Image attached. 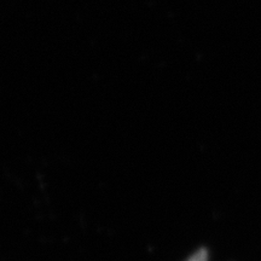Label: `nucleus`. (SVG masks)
<instances>
[{
  "instance_id": "1",
  "label": "nucleus",
  "mask_w": 261,
  "mask_h": 261,
  "mask_svg": "<svg viewBox=\"0 0 261 261\" xmlns=\"http://www.w3.org/2000/svg\"><path fill=\"white\" fill-rule=\"evenodd\" d=\"M188 261H208L207 250L200 249L197 253H195Z\"/></svg>"
}]
</instances>
